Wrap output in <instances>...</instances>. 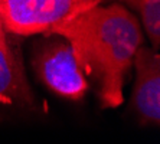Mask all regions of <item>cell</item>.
I'll list each match as a JSON object with an SVG mask.
<instances>
[{
	"mask_svg": "<svg viewBox=\"0 0 160 144\" xmlns=\"http://www.w3.org/2000/svg\"><path fill=\"white\" fill-rule=\"evenodd\" d=\"M51 33L71 45L82 72L97 88L101 107H120L126 78L144 42L137 17L121 4H95Z\"/></svg>",
	"mask_w": 160,
	"mask_h": 144,
	"instance_id": "1",
	"label": "cell"
},
{
	"mask_svg": "<svg viewBox=\"0 0 160 144\" xmlns=\"http://www.w3.org/2000/svg\"><path fill=\"white\" fill-rule=\"evenodd\" d=\"M95 0H0V19L6 32L20 36L51 33L56 26L92 7Z\"/></svg>",
	"mask_w": 160,
	"mask_h": 144,
	"instance_id": "2",
	"label": "cell"
},
{
	"mask_svg": "<svg viewBox=\"0 0 160 144\" xmlns=\"http://www.w3.org/2000/svg\"><path fill=\"white\" fill-rule=\"evenodd\" d=\"M33 67L45 87L63 98L81 100L88 91V79L63 37L41 45L35 53Z\"/></svg>",
	"mask_w": 160,
	"mask_h": 144,
	"instance_id": "3",
	"label": "cell"
},
{
	"mask_svg": "<svg viewBox=\"0 0 160 144\" xmlns=\"http://www.w3.org/2000/svg\"><path fill=\"white\" fill-rule=\"evenodd\" d=\"M136 82L131 104L144 124L160 122V56L149 46H140L134 56Z\"/></svg>",
	"mask_w": 160,
	"mask_h": 144,
	"instance_id": "4",
	"label": "cell"
},
{
	"mask_svg": "<svg viewBox=\"0 0 160 144\" xmlns=\"http://www.w3.org/2000/svg\"><path fill=\"white\" fill-rule=\"evenodd\" d=\"M32 101L29 85L18 56L9 46L6 30L0 29V102Z\"/></svg>",
	"mask_w": 160,
	"mask_h": 144,
	"instance_id": "5",
	"label": "cell"
},
{
	"mask_svg": "<svg viewBox=\"0 0 160 144\" xmlns=\"http://www.w3.org/2000/svg\"><path fill=\"white\" fill-rule=\"evenodd\" d=\"M124 3L140 15L152 48L157 51L160 46V0H124Z\"/></svg>",
	"mask_w": 160,
	"mask_h": 144,
	"instance_id": "6",
	"label": "cell"
},
{
	"mask_svg": "<svg viewBox=\"0 0 160 144\" xmlns=\"http://www.w3.org/2000/svg\"><path fill=\"white\" fill-rule=\"evenodd\" d=\"M0 29H4V27H3V23H2V19H0Z\"/></svg>",
	"mask_w": 160,
	"mask_h": 144,
	"instance_id": "7",
	"label": "cell"
},
{
	"mask_svg": "<svg viewBox=\"0 0 160 144\" xmlns=\"http://www.w3.org/2000/svg\"><path fill=\"white\" fill-rule=\"evenodd\" d=\"M95 2H97V3H101V2H105V0H95Z\"/></svg>",
	"mask_w": 160,
	"mask_h": 144,
	"instance_id": "8",
	"label": "cell"
}]
</instances>
